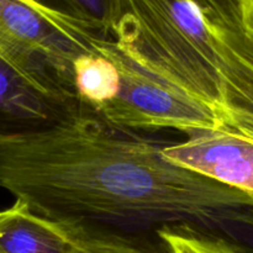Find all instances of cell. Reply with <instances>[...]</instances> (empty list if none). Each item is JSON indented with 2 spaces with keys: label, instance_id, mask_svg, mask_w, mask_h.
Returning <instances> with one entry per match:
<instances>
[{
  "label": "cell",
  "instance_id": "cell-8",
  "mask_svg": "<svg viewBox=\"0 0 253 253\" xmlns=\"http://www.w3.org/2000/svg\"><path fill=\"white\" fill-rule=\"evenodd\" d=\"M74 245L73 222L40 216L16 200L0 211V253H72Z\"/></svg>",
  "mask_w": 253,
  "mask_h": 253
},
{
  "label": "cell",
  "instance_id": "cell-12",
  "mask_svg": "<svg viewBox=\"0 0 253 253\" xmlns=\"http://www.w3.org/2000/svg\"><path fill=\"white\" fill-rule=\"evenodd\" d=\"M46 9L61 12L83 22L91 30L108 36L110 0H29Z\"/></svg>",
  "mask_w": 253,
  "mask_h": 253
},
{
  "label": "cell",
  "instance_id": "cell-1",
  "mask_svg": "<svg viewBox=\"0 0 253 253\" xmlns=\"http://www.w3.org/2000/svg\"><path fill=\"white\" fill-rule=\"evenodd\" d=\"M165 145L74 106L0 141V188L40 216L128 234L199 225L232 241L253 224L251 197L168 162Z\"/></svg>",
  "mask_w": 253,
  "mask_h": 253
},
{
  "label": "cell",
  "instance_id": "cell-13",
  "mask_svg": "<svg viewBox=\"0 0 253 253\" xmlns=\"http://www.w3.org/2000/svg\"><path fill=\"white\" fill-rule=\"evenodd\" d=\"M215 31H242L244 0H190Z\"/></svg>",
  "mask_w": 253,
  "mask_h": 253
},
{
  "label": "cell",
  "instance_id": "cell-4",
  "mask_svg": "<svg viewBox=\"0 0 253 253\" xmlns=\"http://www.w3.org/2000/svg\"><path fill=\"white\" fill-rule=\"evenodd\" d=\"M94 49L115 64L121 79L115 99L95 113L108 124L128 131L167 128L189 136L222 128L216 111L131 59L111 39L98 37Z\"/></svg>",
  "mask_w": 253,
  "mask_h": 253
},
{
  "label": "cell",
  "instance_id": "cell-6",
  "mask_svg": "<svg viewBox=\"0 0 253 253\" xmlns=\"http://www.w3.org/2000/svg\"><path fill=\"white\" fill-rule=\"evenodd\" d=\"M72 108L0 57V141L48 125Z\"/></svg>",
  "mask_w": 253,
  "mask_h": 253
},
{
  "label": "cell",
  "instance_id": "cell-9",
  "mask_svg": "<svg viewBox=\"0 0 253 253\" xmlns=\"http://www.w3.org/2000/svg\"><path fill=\"white\" fill-rule=\"evenodd\" d=\"M73 85L78 101L96 113L115 99L121 79L115 64L98 52H88L73 62Z\"/></svg>",
  "mask_w": 253,
  "mask_h": 253
},
{
  "label": "cell",
  "instance_id": "cell-5",
  "mask_svg": "<svg viewBox=\"0 0 253 253\" xmlns=\"http://www.w3.org/2000/svg\"><path fill=\"white\" fill-rule=\"evenodd\" d=\"M162 156L173 165L240 190L253 199V142L227 130L205 131L166 143Z\"/></svg>",
  "mask_w": 253,
  "mask_h": 253
},
{
  "label": "cell",
  "instance_id": "cell-3",
  "mask_svg": "<svg viewBox=\"0 0 253 253\" xmlns=\"http://www.w3.org/2000/svg\"><path fill=\"white\" fill-rule=\"evenodd\" d=\"M104 37L83 22L29 0H0V57L52 95L78 100L73 62Z\"/></svg>",
  "mask_w": 253,
  "mask_h": 253
},
{
  "label": "cell",
  "instance_id": "cell-10",
  "mask_svg": "<svg viewBox=\"0 0 253 253\" xmlns=\"http://www.w3.org/2000/svg\"><path fill=\"white\" fill-rule=\"evenodd\" d=\"M73 225L76 245L72 253H168L165 245L157 246L137 234L88 224Z\"/></svg>",
  "mask_w": 253,
  "mask_h": 253
},
{
  "label": "cell",
  "instance_id": "cell-14",
  "mask_svg": "<svg viewBox=\"0 0 253 253\" xmlns=\"http://www.w3.org/2000/svg\"><path fill=\"white\" fill-rule=\"evenodd\" d=\"M242 32L253 46V0L242 1Z\"/></svg>",
  "mask_w": 253,
  "mask_h": 253
},
{
  "label": "cell",
  "instance_id": "cell-2",
  "mask_svg": "<svg viewBox=\"0 0 253 253\" xmlns=\"http://www.w3.org/2000/svg\"><path fill=\"white\" fill-rule=\"evenodd\" d=\"M108 36L131 59L222 120L219 34L190 0H110Z\"/></svg>",
  "mask_w": 253,
  "mask_h": 253
},
{
  "label": "cell",
  "instance_id": "cell-7",
  "mask_svg": "<svg viewBox=\"0 0 253 253\" xmlns=\"http://www.w3.org/2000/svg\"><path fill=\"white\" fill-rule=\"evenodd\" d=\"M217 57L222 128L253 142V46L245 35L231 39L219 32Z\"/></svg>",
  "mask_w": 253,
  "mask_h": 253
},
{
  "label": "cell",
  "instance_id": "cell-11",
  "mask_svg": "<svg viewBox=\"0 0 253 253\" xmlns=\"http://www.w3.org/2000/svg\"><path fill=\"white\" fill-rule=\"evenodd\" d=\"M168 253H242L219 236L188 225H169L156 230Z\"/></svg>",
  "mask_w": 253,
  "mask_h": 253
}]
</instances>
